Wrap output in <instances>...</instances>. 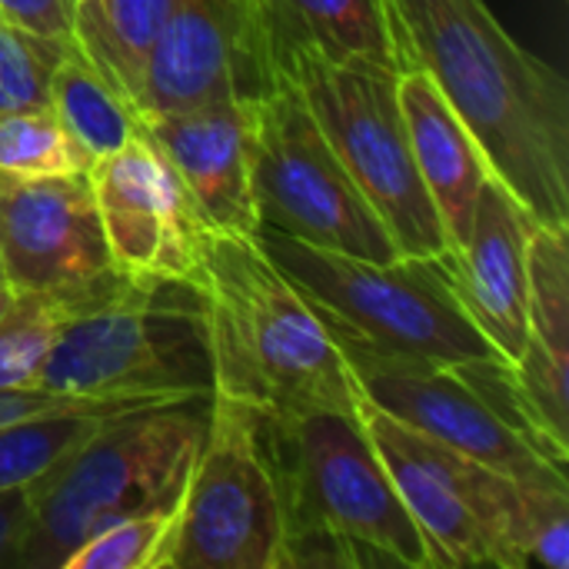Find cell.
<instances>
[{
	"mask_svg": "<svg viewBox=\"0 0 569 569\" xmlns=\"http://www.w3.org/2000/svg\"><path fill=\"white\" fill-rule=\"evenodd\" d=\"M403 70H423L473 133L490 173L569 230V87L503 30L487 0H390Z\"/></svg>",
	"mask_w": 569,
	"mask_h": 569,
	"instance_id": "1",
	"label": "cell"
},
{
	"mask_svg": "<svg viewBox=\"0 0 569 569\" xmlns=\"http://www.w3.org/2000/svg\"><path fill=\"white\" fill-rule=\"evenodd\" d=\"M190 287L203 313L213 393L263 417L360 410L340 343L257 237L203 230Z\"/></svg>",
	"mask_w": 569,
	"mask_h": 569,
	"instance_id": "2",
	"label": "cell"
},
{
	"mask_svg": "<svg viewBox=\"0 0 569 569\" xmlns=\"http://www.w3.org/2000/svg\"><path fill=\"white\" fill-rule=\"evenodd\" d=\"M287 500V569H430L360 410L267 417Z\"/></svg>",
	"mask_w": 569,
	"mask_h": 569,
	"instance_id": "3",
	"label": "cell"
},
{
	"mask_svg": "<svg viewBox=\"0 0 569 569\" xmlns=\"http://www.w3.org/2000/svg\"><path fill=\"white\" fill-rule=\"evenodd\" d=\"M207 410L210 397H177L110 417L30 487L33 517L20 569H60L107 523L173 503L207 430Z\"/></svg>",
	"mask_w": 569,
	"mask_h": 569,
	"instance_id": "4",
	"label": "cell"
},
{
	"mask_svg": "<svg viewBox=\"0 0 569 569\" xmlns=\"http://www.w3.org/2000/svg\"><path fill=\"white\" fill-rule=\"evenodd\" d=\"M37 390L77 400L210 397V347L193 287L107 277L63 323Z\"/></svg>",
	"mask_w": 569,
	"mask_h": 569,
	"instance_id": "5",
	"label": "cell"
},
{
	"mask_svg": "<svg viewBox=\"0 0 569 569\" xmlns=\"http://www.w3.org/2000/svg\"><path fill=\"white\" fill-rule=\"evenodd\" d=\"M360 400L520 483L567 480L569 450L530 413L513 367L500 357L433 363L377 350L333 330Z\"/></svg>",
	"mask_w": 569,
	"mask_h": 569,
	"instance_id": "6",
	"label": "cell"
},
{
	"mask_svg": "<svg viewBox=\"0 0 569 569\" xmlns=\"http://www.w3.org/2000/svg\"><path fill=\"white\" fill-rule=\"evenodd\" d=\"M257 240L333 330L433 363L500 357L463 310L447 253L360 260L273 230H260Z\"/></svg>",
	"mask_w": 569,
	"mask_h": 569,
	"instance_id": "7",
	"label": "cell"
},
{
	"mask_svg": "<svg viewBox=\"0 0 569 569\" xmlns=\"http://www.w3.org/2000/svg\"><path fill=\"white\" fill-rule=\"evenodd\" d=\"M163 569H287V500L267 417L210 393Z\"/></svg>",
	"mask_w": 569,
	"mask_h": 569,
	"instance_id": "8",
	"label": "cell"
},
{
	"mask_svg": "<svg viewBox=\"0 0 569 569\" xmlns=\"http://www.w3.org/2000/svg\"><path fill=\"white\" fill-rule=\"evenodd\" d=\"M283 77L300 90L327 143L380 213L400 253H450L410 150L397 97L400 73L357 60H327L317 50L297 47L283 57Z\"/></svg>",
	"mask_w": 569,
	"mask_h": 569,
	"instance_id": "9",
	"label": "cell"
},
{
	"mask_svg": "<svg viewBox=\"0 0 569 569\" xmlns=\"http://www.w3.org/2000/svg\"><path fill=\"white\" fill-rule=\"evenodd\" d=\"M363 427L413 517L430 569H527L523 483L360 400Z\"/></svg>",
	"mask_w": 569,
	"mask_h": 569,
	"instance_id": "10",
	"label": "cell"
},
{
	"mask_svg": "<svg viewBox=\"0 0 569 569\" xmlns=\"http://www.w3.org/2000/svg\"><path fill=\"white\" fill-rule=\"evenodd\" d=\"M253 197L260 230L360 260L400 257L393 233L287 77L257 97Z\"/></svg>",
	"mask_w": 569,
	"mask_h": 569,
	"instance_id": "11",
	"label": "cell"
},
{
	"mask_svg": "<svg viewBox=\"0 0 569 569\" xmlns=\"http://www.w3.org/2000/svg\"><path fill=\"white\" fill-rule=\"evenodd\" d=\"M137 137L167 167L190 217L203 230L233 237L260 233L253 197L257 97L137 113Z\"/></svg>",
	"mask_w": 569,
	"mask_h": 569,
	"instance_id": "12",
	"label": "cell"
},
{
	"mask_svg": "<svg viewBox=\"0 0 569 569\" xmlns=\"http://www.w3.org/2000/svg\"><path fill=\"white\" fill-rule=\"evenodd\" d=\"M0 267L13 293H87L117 273L87 170L0 173Z\"/></svg>",
	"mask_w": 569,
	"mask_h": 569,
	"instance_id": "13",
	"label": "cell"
},
{
	"mask_svg": "<svg viewBox=\"0 0 569 569\" xmlns=\"http://www.w3.org/2000/svg\"><path fill=\"white\" fill-rule=\"evenodd\" d=\"M87 177L113 270L133 283H190L203 227L157 153L133 137L93 160Z\"/></svg>",
	"mask_w": 569,
	"mask_h": 569,
	"instance_id": "14",
	"label": "cell"
},
{
	"mask_svg": "<svg viewBox=\"0 0 569 569\" xmlns=\"http://www.w3.org/2000/svg\"><path fill=\"white\" fill-rule=\"evenodd\" d=\"M223 97H263L240 0H170L147 50L133 110L163 113Z\"/></svg>",
	"mask_w": 569,
	"mask_h": 569,
	"instance_id": "15",
	"label": "cell"
},
{
	"mask_svg": "<svg viewBox=\"0 0 569 569\" xmlns=\"http://www.w3.org/2000/svg\"><path fill=\"white\" fill-rule=\"evenodd\" d=\"M537 217L493 173L480 187L467 240L447 253L463 310L513 367L527 343V250Z\"/></svg>",
	"mask_w": 569,
	"mask_h": 569,
	"instance_id": "16",
	"label": "cell"
},
{
	"mask_svg": "<svg viewBox=\"0 0 569 569\" xmlns=\"http://www.w3.org/2000/svg\"><path fill=\"white\" fill-rule=\"evenodd\" d=\"M527 273V343L513 377L537 423L569 450V230L530 233Z\"/></svg>",
	"mask_w": 569,
	"mask_h": 569,
	"instance_id": "17",
	"label": "cell"
},
{
	"mask_svg": "<svg viewBox=\"0 0 569 569\" xmlns=\"http://www.w3.org/2000/svg\"><path fill=\"white\" fill-rule=\"evenodd\" d=\"M397 97L420 180L437 207L450 250H457L470 233L473 207L490 167L467 123L423 70L407 67L397 80Z\"/></svg>",
	"mask_w": 569,
	"mask_h": 569,
	"instance_id": "18",
	"label": "cell"
},
{
	"mask_svg": "<svg viewBox=\"0 0 569 569\" xmlns=\"http://www.w3.org/2000/svg\"><path fill=\"white\" fill-rule=\"evenodd\" d=\"M273 37L283 57L297 47L327 60H357L403 73L390 0H273Z\"/></svg>",
	"mask_w": 569,
	"mask_h": 569,
	"instance_id": "19",
	"label": "cell"
},
{
	"mask_svg": "<svg viewBox=\"0 0 569 569\" xmlns=\"http://www.w3.org/2000/svg\"><path fill=\"white\" fill-rule=\"evenodd\" d=\"M47 107L63 123L80 153L93 163L137 137V113L127 97L90 63L77 40L67 43L50 77Z\"/></svg>",
	"mask_w": 569,
	"mask_h": 569,
	"instance_id": "20",
	"label": "cell"
},
{
	"mask_svg": "<svg viewBox=\"0 0 569 569\" xmlns=\"http://www.w3.org/2000/svg\"><path fill=\"white\" fill-rule=\"evenodd\" d=\"M170 400H177V397H170ZM147 403H157V400L90 403V407L50 410V413L3 423L0 427V493L40 483L77 447H83L110 417L147 407Z\"/></svg>",
	"mask_w": 569,
	"mask_h": 569,
	"instance_id": "21",
	"label": "cell"
},
{
	"mask_svg": "<svg viewBox=\"0 0 569 569\" xmlns=\"http://www.w3.org/2000/svg\"><path fill=\"white\" fill-rule=\"evenodd\" d=\"M170 0H80L73 40L133 107L147 50ZM137 113V110H133Z\"/></svg>",
	"mask_w": 569,
	"mask_h": 569,
	"instance_id": "22",
	"label": "cell"
},
{
	"mask_svg": "<svg viewBox=\"0 0 569 569\" xmlns=\"http://www.w3.org/2000/svg\"><path fill=\"white\" fill-rule=\"evenodd\" d=\"M90 293V290H87ZM87 293H13L0 317V393L37 390L43 363Z\"/></svg>",
	"mask_w": 569,
	"mask_h": 569,
	"instance_id": "23",
	"label": "cell"
},
{
	"mask_svg": "<svg viewBox=\"0 0 569 569\" xmlns=\"http://www.w3.org/2000/svg\"><path fill=\"white\" fill-rule=\"evenodd\" d=\"M180 517V497L163 507L130 513L87 537L60 569H163Z\"/></svg>",
	"mask_w": 569,
	"mask_h": 569,
	"instance_id": "24",
	"label": "cell"
},
{
	"mask_svg": "<svg viewBox=\"0 0 569 569\" xmlns=\"http://www.w3.org/2000/svg\"><path fill=\"white\" fill-rule=\"evenodd\" d=\"M90 160L70 140L50 107L0 113V173L3 177H60L80 173Z\"/></svg>",
	"mask_w": 569,
	"mask_h": 569,
	"instance_id": "25",
	"label": "cell"
},
{
	"mask_svg": "<svg viewBox=\"0 0 569 569\" xmlns=\"http://www.w3.org/2000/svg\"><path fill=\"white\" fill-rule=\"evenodd\" d=\"M70 40L43 37L0 17V113L47 107L53 67Z\"/></svg>",
	"mask_w": 569,
	"mask_h": 569,
	"instance_id": "26",
	"label": "cell"
},
{
	"mask_svg": "<svg viewBox=\"0 0 569 569\" xmlns=\"http://www.w3.org/2000/svg\"><path fill=\"white\" fill-rule=\"evenodd\" d=\"M240 10H243L250 60H253V70H257L260 87H263V93H267V90H273V87L280 83V77H283L277 37H273V0H240Z\"/></svg>",
	"mask_w": 569,
	"mask_h": 569,
	"instance_id": "27",
	"label": "cell"
},
{
	"mask_svg": "<svg viewBox=\"0 0 569 569\" xmlns=\"http://www.w3.org/2000/svg\"><path fill=\"white\" fill-rule=\"evenodd\" d=\"M0 17L43 33V37H73L77 0H0Z\"/></svg>",
	"mask_w": 569,
	"mask_h": 569,
	"instance_id": "28",
	"label": "cell"
},
{
	"mask_svg": "<svg viewBox=\"0 0 569 569\" xmlns=\"http://www.w3.org/2000/svg\"><path fill=\"white\" fill-rule=\"evenodd\" d=\"M33 500L30 487L0 493V569H20V553L30 533Z\"/></svg>",
	"mask_w": 569,
	"mask_h": 569,
	"instance_id": "29",
	"label": "cell"
},
{
	"mask_svg": "<svg viewBox=\"0 0 569 569\" xmlns=\"http://www.w3.org/2000/svg\"><path fill=\"white\" fill-rule=\"evenodd\" d=\"M133 400H150V397H133ZM160 400H170V397H160ZM90 403H117V400H77V397H57L47 390L0 393V427L23 420V417H37V413H50V410H73V407H90Z\"/></svg>",
	"mask_w": 569,
	"mask_h": 569,
	"instance_id": "30",
	"label": "cell"
},
{
	"mask_svg": "<svg viewBox=\"0 0 569 569\" xmlns=\"http://www.w3.org/2000/svg\"><path fill=\"white\" fill-rule=\"evenodd\" d=\"M10 297H13V290H10V287H0V317H3L7 307H10Z\"/></svg>",
	"mask_w": 569,
	"mask_h": 569,
	"instance_id": "31",
	"label": "cell"
},
{
	"mask_svg": "<svg viewBox=\"0 0 569 569\" xmlns=\"http://www.w3.org/2000/svg\"><path fill=\"white\" fill-rule=\"evenodd\" d=\"M0 287H7V280H3V267H0Z\"/></svg>",
	"mask_w": 569,
	"mask_h": 569,
	"instance_id": "32",
	"label": "cell"
},
{
	"mask_svg": "<svg viewBox=\"0 0 569 569\" xmlns=\"http://www.w3.org/2000/svg\"><path fill=\"white\" fill-rule=\"evenodd\" d=\"M77 3H80V0H77Z\"/></svg>",
	"mask_w": 569,
	"mask_h": 569,
	"instance_id": "33",
	"label": "cell"
}]
</instances>
